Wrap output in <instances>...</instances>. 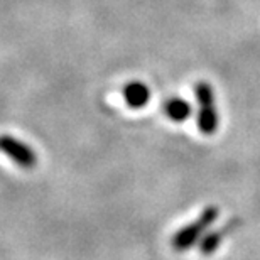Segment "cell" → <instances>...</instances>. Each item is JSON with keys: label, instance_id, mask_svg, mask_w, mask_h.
<instances>
[{"label": "cell", "instance_id": "obj_3", "mask_svg": "<svg viewBox=\"0 0 260 260\" xmlns=\"http://www.w3.org/2000/svg\"><path fill=\"white\" fill-rule=\"evenodd\" d=\"M123 96H125L127 103L132 108H140L144 107L145 103L149 102V88L144 85V83H130V85L125 86V90H123Z\"/></svg>", "mask_w": 260, "mask_h": 260}, {"label": "cell", "instance_id": "obj_2", "mask_svg": "<svg viewBox=\"0 0 260 260\" xmlns=\"http://www.w3.org/2000/svg\"><path fill=\"white\" fill-rule=\"evenodd\" d=\"M216 218H218L216 206H208L206 210H203L200 218H198L194 223H191V225H188L186 228L176 233V237L173 240V245L176 250H188V248L193 247L200 238H203L205 230H208V228L215 223Z\"/></svg>", "mask_w": 260, "mask_h": 260}, {"label": "cell", "instance_id": "obj_4", "mask_svg": "<svg viewBox=\"0 0 260 260\" xmlns=\"http://www.w3.org/2000/svg\"><path fill=\"white\" fill-rule=\"evenodd\" d=\"M164 112L171 120L184 122L191 115V105L183 98H171L164 103Z\"/></svg>", "mask_w": 260, "mask_h": 260}, {"label": "cell", "instance_id": "obj_1", "mask_svg": "<svg viewBox=\"0 0 260 260\" xmlns=\"http://www.w3.org/2000/svg\"><path fill=\"white\" fill-rule=\"evenodd\" d=\"M194 93L200 103V112H198V128L205 135H211L218 128V113L215 107V93L210 83L200 81L194 86Z\"/></svg>", "mask_w": 260, "mask_h": 260}, {"label": "cell", "instance_id": "obj_5", "mask_svg": "<svg viewBox=\"0 0 260 260\" xmlns=\"http://www.w3.org/2000/svg\"><path fill=\"white\" fill-rule=\"evenodd\" d=\"M223 240V233L221 232H208L206 235H203L200 240V250L205 255H210L215 250H218V247L221 245Z\"/></svg>", "mask_w": 260, "mask_h": 260}]
</instances>
